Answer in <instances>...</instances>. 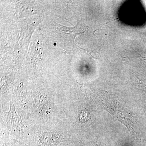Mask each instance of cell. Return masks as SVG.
Instances as JSON below:
<instances>
[{
    "mask_svg": "<svg viewBox=\"0 0 146 146\" xmlns=\"http://www.w3.org/2000/svg\"><path fill=\"white\" fill-rule=\"evenodd\" d=\"M101 30V29H98L96 30L95 31H94V34L95 35V32L97 30Z\"/></svg>",
    "mask_w": 146,
    "mask_h": 146,
    "instance_id": "cell-2",
    "label": "cell"
},
{
    "mask_svg": "<svg viewBox=\"0 0 146 146\" xmlns=\"http://www.w3.org/2000/svg\"><path fill=\"white\" fill-rule=\"evenodd\" d=\"M118 19H119V18H116V19H115V20H113V21H110V22H107V23H105L104 24V25H102V26L101 27H102L104 25H106V24H107L108 23H111V22H113V21H116V20H118Z\"/></svg>",
    "mask_w": 146,
    "mask_h": 146,
    "instance_id": "cell-1",
    "label": "cell"
}]
</instances>
